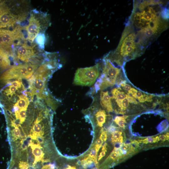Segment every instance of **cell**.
Masks as SVG:
<instances>
[{"label": "cell", "instance_id": "obj_7", "mask_svg": "<svg viewBox=\"0 0 169 169\" xmlns=\"http://www.w3.org/2000/svg\"><path fill=\"white\" fill-rule=\"evenodd\" d=\"M47 79L34 73L30 79L31 94L33 95H37L39 97H44L43 93L45 92L46 80Z\"/></svg>", "mask_w": 169, "mask_h": 169}, {"label": "cell", "instance_id": "obj_19", "mask_svg": "<svg viewBox=\"0 0 169 169\" xmlns=\"http://www.w3.org/2000/svg\"><path fill=\"white\" fill-rule=\"evenodd\" d=\"M128 117L127 116H116L114 121L120 127L125 128V124L126 122V119Z\"/></svg>", "mask_w": 169, "mask_h": 169}, {"label": "cell", "instance_id": "obj_3", "mask_svg": "<svg viewBox=\"0 0 169 169\" xmlns=\"http://www.w3.org/2000/svg\"><path fill=\"white\" fill-rule=\"evenodd\" d=\"M103 60L102 73L97 80L100 90H101L112 86L115 84L117 76L121 71V69L115 67L113 63L105 57Z\"/></svg>", "mask_w": 169, "mask_h": 169}, {"label": "cell", "instance_id": "obj_32", "mask_svg": "<svg viewBox=\"0 0 169 169\" xmlns=\"http://www.w3.org/2000/svg\"><path fill=\"white\" fill-rule=\"evenodd\" d=\"M106 152V151H102L100 153V155L98 156V161L100 160L103 157L105 156Z\"/></svg>", "mask_w": 169, "mask_h": 169}, {"label": "cell", "instance_id": "obj_23", "mask_svg": "<svg viewBox=\"0 0 169 169\" xmlns=\"http://www.w3.org/2000/svg\"><path fill=\"white\" fill-rule=\"evenodd\" d=\"M97 153L98 152L96 151L95 147H94L91 150L89 156L97 164H98L97 159Z\"/></svg>", "mask_w": 169, "mask_h": 169}, {"label": "cell", "instance_id": "obj_11", "mask_svg": "<svg viewBox=\"0 0 169 169\" xmlns=\"http://www.w3.org/2000/svg\"><path fill=\"white\" fill-rule=\"evenodd\" d=\"M108 91H102L100 95V103L102 106L108 112L113 111L111 99Z\"/></svg>", "mask_w": 169, "mask_h": 169}, {"label": "cell", "instance_id": "obj_24", "mask_svg": "<svg viewBox=\"0 0 169 169\" xmlns=\"http://www.w3.org/2000/svg\"><path fill=\"white\" fill-rule=\"evenodd\" d=\"M7 83L8 84L17 87L18 89L21 88L22 85H23L20 80H16L13 81H8Z\"/></svg>", "mask_w": 169, "mask_h": 169}, {"label": "cell", "instance_id": "obj_27", "mask_svg": "<svg viewBox=\"0 0 169 169\" xmlns=\"http://www.w3.org/2000/svg\"><path fill=\"white\" fill-rule=\"evenodd\" d=\"M142 143L147 144L148 143H153L156 142L155 137H148L142 141Z\"/></svg>", "mask_w": 169, "mask_h": 169}, {"label": "cell", "instance_id": "obj_20", "mask_svg": "<svg viewBox=\"0 0 169 169\" xmlns=\"http://www.w3.org/2000/svg\"><path fill=\"white\" fill-rule=\"evenodd\" d=\"M8 87V88L4 90V94L7 96L8 98H10L15 93L18 89L12 85H10Z\"/></svg>", "mask_w": 169, "mask_h": 169}, {"label": "cell", "instance_id": "obj_15", "mask_svg": "<svg viewBox=\"0 0 169 169\" xmlns=\"http://www.w3.org/2000/svg\"><path fill=\"white\" fill-rule=\"evenodd\" d=\"M98 125L102 127L105 122L107 115L105 110L100 109L95 115Z\"/></svg>", "mask_w": 169, "mask_h": 169}, {"label": "cell", "instance_id": "obj_35", "mask_svg": "<svg viewBox=\"0 0 169 169\" xmlns=\"http://www.w3.org/2000/svg\"><path fill=\"white\" fill-rule=\"evenodd\" d=\"M66 169H76V168L74 166H68Z\"/></svg>", "mask_w": 169, "mask_h": 169}, {"label": "cell", "instance_id": "obj_36", "mask_svg": "<svg viewBox=\"0 0 169 169\" xmlns=\"http://www.w3.org/2000/svg\"><path fill=\"white\" fill-rule=\"evenodd\" d=\"M1 1V0H0V2Z\"/></svg>", "mask_w": 169, "mask_h": 169}, {"label": "cell", "instance_id": "obj_26", "mask_svg": "<svg viewBox=\"0 0 169 169\" xmlns=\"http://www.w3.org/2000/svg\"><path fill=\"white\" fill-rule=\"evenodd\" d=\"M120 85L126 91L129 92L131 89V86L128 84H126L125 81H123Z\"/></svg>", "mask_w": 169, "mask_h": 169}, {"label": "cell", "instance_id": "obj_10", "mask_svg": "<svg viewBox=\"0 0 169 169\" xmlns=\"http://www.w3.org/2000/svg\"><path fill=\"white\" fill-rule=\"evenodd\" d=\"M128 93L136 99L138 100L140 102L143 103L145 101L149 102L152 100V95L143 94L141 91H138L133 88H132Z\"/></svg>", "mask_w": 169, "mask_h": 169}, {"label": "cell", "instance_id": "obj_33", "mask_svg": "<svg viewBox=\"0 0 169 169\" xmlns=\"http://www.w3.org/2000/svg\"><path fill=\"white\" fill-rule=\"evenodd\" d=\"M116 129V127L113 125L110 126L108 128V131L111 133H113L115 131Z\"/></svg>", "mask_w": 169, "mask_h": 169}, {"label": "cell", "instance_id": "obj_5", "mask_svg": "<svg viewBox=\"0 0 169 169\" xmlns=\"http://www.w3.org/2000/svg\"><path fill=\"white\" fill-rule=\"evenodd\" d=\"M100 65L78 69L75 74L74 83L76 85L90 86L95 81L100 73Z\"/></svg>", "mask_w": 169, "mask_h": 169}, {"label": "cell", "instance_id": "obj_16", "mask_svg": "<svg viewBox=\"0 0 169 169\" xmlns=\"http://www.w3.org/2000/svg\"><path fill=\"white\" fill-rule=\"evenodd\" d=\"M35 38L36 44L39 48L41 49H43L44 48V44L46 39L44 33L38 34Z\"/></svg>", "mask_w": 169, "mask_h": 169}, {"label": "cell", "instance_id": "obj_30", "mask_svg": "<svg viewBox=\"0 0 169 169\" xmlns=\"http://www.w3.org/2000/svg\"><path fill=\"white\" fill-rule=\"evenodd\" d=\"M41 169H54V165L49 164L43 166Z\"/></svg>", "mask_w": 169, "mask_h": 169}, {"label": "cell", "instance_id": "obj_34", "mask_svg": "<svg viewBox=\"0 0 169 169\" xmlns=\"http://www.w3.org/2000/svg\"><path fill=\"white\" fill-rule=\"evenodd\" d=\"M123 137L122 136H121L120 137L119 140V141L118 142L122 144L123 142Z\"/></svg>", "mask_w": 169, "mask_h": 169}, {"label": "cell", "instance_id": "obj_4", "mask_svg": "<svg viewBox=\"0 0 169 169\" xmlns=\"http://www.w3.org/2000/svg\"><path fill=\"white\" fill-rule=\"evenodd\" d=\"M21 28L18 27L12 30L0 28V48L8 54L11 52L18 44L16 41L25 39Z\"/></svg>", "mask_w": 169, "mask_h": 169}, {"label": "cell", "instance_id": "obj_21", "mask_svg": "<svg viewBox=\"0 0 169 169\" xmlns=\"http://www.w3.org/2000/svg\"><path fill=\"white\" fill-rule=\"evenodd\" d=\"M112 141L113 143L117 142L121 136L122 132L119 131H116L112 133Z\"/></svg>", "mask_w": 169, "mask_h": 169}, {"label": "cell", "instance_id": "obj_22", "mask_svg": "<svg viewBox=\"0 0 169 169\" xmlns=\"http://www.w3.org/2000/svg\"><path fill=\"white\" fill-rule=\"evenodd\" d=\"M21 130L18 127H15L12 131V135L14 139L16 140L21 136Z\"/></svg>", "mask_w": 169, "mask_h": 169}, {"label": "cell", "instance_id": "obj_1", "mask_svg": "<svg viewBox=\"0 0 169 169\" xmlns=\"http://www.w3.org/2000/svg\"><path fill=\"white\" fill-rule=\"evenodd\" d=\"M166 6L161 1H134L126 24L141 40L151 44L168 26Z\"/></svg>", "mask_w": 169, "mask_h": 169}, {"label": "cell", "instance_id": "obj_9", "mask_svg": "<svg viewBox=\"0 0 169 169\" xmlns=\"http://www.w3.org/2000/svg\"><path fill=\"white\" fill-rule=\"evenodd\" d=\"M28 146H30L32 150V153L35 157L33 165H35L38 162L43 161L44 153L42 150V147L40 144H36L31 141Z\"/></svg>", "mask_w": 169, "mask_h": 169}, {"label": "cell", "instance_id": "obj_28", "mask_svg": "<svg viewBox=\"0 0 169 169\" xmlns=\"http://www.w3.org/2000/svg\"><path fill=\"white\" fill-rule=\"evenodd\" d=\"M19 169H28L29 165L26 162L21 161L19 163Z\"/></svg>", "mask_w": 169, "mask_h": 169}, {"label": "cell", "instance_id": "obj_13", "mask_svg": "<svg viewBox=\"0 0 169 169\" xmlns=\"http://www.w3.org/2000/svg\"><path fill=\"white\" fill-rule=\"evenodd\" d=\"M41 119L37 118L34 121V125L32 130H31V133L30 135V137L34 140H36L38 137H42L44 134L42 127L40 124L39 123Z\"/></svg>", "mask_w": 169, "mask_h": 169}, {"label": "cell", "instance_id": "obj_18", "mask_svg": "<svg viewBox=\"0 0 169 169\" xmlns=\"http://www.w3.org/2000/svg\"><path fill=\"white\" fill-rule=\"evenodd\" d=\"M26 109H22L15 111L16 119L19 120L21 124L23 123L26 119Z\"/></svg>", "mask_w": 169, "mask_h": 169}, {"label": "cell", "instance_id": "obj_6", "mask_svg": "<svg viewBox=\"0 0 169 169\" xmlns=\"http://www.w3.org/2000/svg\"><path fill=\"white\" fill-rule=\"evenodd\" d=\"M27 64H19L13 66L4 72L0 76V80L8 82L11 79L20 80L23 78L28 79Z\"/></svg>", "mask_w": 169, "mask_h": 169}, {"label": "cell", "instance_id": "obj_17", "mask_svg": "<svg viewBox=\"0 0 169 169\" xmlns=\"http://www.w3.org/2000/svg\"><path fill=\"white\" fill-rule=\"evenodd\" d=\"M115 101L122 111L126 110L128 108L130 103L128 98V94L126 95V97L123 100H116Z\"/></svg>", "mask_w": 169, "mask_h": 169}, {"label": "cell", "instance_id": "obj_25", "mask_svg": "<svg viewBox=\"0 0 169 169\" xmlns=\"http://www.w3.org/2000/svg\"><path fill=\"white\" fill-rule=\"evenodd\" d=\"M103 142V141L99 137L97 140L95 146V148L98 152Z\"/></svg>", "mask_w": 169, "mask_h": 169}, {"label": "cell", "instance_id": "obj_29", "mask_svg": "<svg viewBox=\"0 0 169 169\" xmlns=\"http://www.w3.org/2000/svg\"><path fill=\"white\" fill-rule=\"evenodd\" d=\"M100 138L103 141H105L107 139V135L106 132L105 131H103L100 137Z\"/></svg>", "mask_w": 169, "mask_h": 169}, {"label": "cell", "instance_id": "obj_12", "mask_svg": "<svg viewBox=\"0 0 169 169\" xmlns=\"http://www.w3.org/2000/svg\"><path fill=\"white\" fill-rule=\"evenodd\" d=\"M8 54L0 48V72L11 67Z\"/></svg>", "mask_w": 169, "mask_h": 169}, {"label": "cell", "instance_id": "obj_31", "mask_svg": "<svg viewBox=\"0 0 169 169\" xmlns=\"http://www.w3.org/2000/svg\"><path fill=\"white\" fill-rule=\"evenodd\" d=\"M158 138L159 141L161 140L162 141H164L169 139V138L166 135H160L158 136Z\"/></svg>", "mask_w": 169, "mask_h": 169}, {"label": "cell", "instance_id": "obj_8", "mask_svg": "<svg viewBox=\"0 0 169 169\" xmlns=\"http://www.w3.org/2000/svg\"><path fill=\"white\" fill-rule=\"evenodd\" d=\"M16 47V53L18 58L22 61L27 62L32 57L35 55V45H30L27 42L18 44Z\"/></svg>", "mask_w": 169, "mask_h": 169}, {"label": "cell", "instance_id": "obj_14", "mask_svg": "<svg viewBox=\"0 0 169 169\" xmlns=\"http://www.w3.org/2000/svg\"><path fill=\"white\" fill-rule=\"evenodd\" d=\"M19 98L14 106L15 111L22 109L27 110L29 103L28 98L24 95H19Z\"/></svg>", "mask_w": 169, "mask_h": 169}, {"label": "cell", "instance_id": "obj_2", "mask_svg": "<svg viewBox=\"0 0 169 169\" xmlns=\"http://www.w3.org/2000/svg\"><path fill=\"white\" fill-rule=\"evenodd\" d=\"M29 15L28 23L25 29L26 40L32 43L38 34L44 33L51 23L49 16L47 13L36 9L32 10Z\"/></svg>", "mask_w": 169, "mask_h": 169}]
</instances>
